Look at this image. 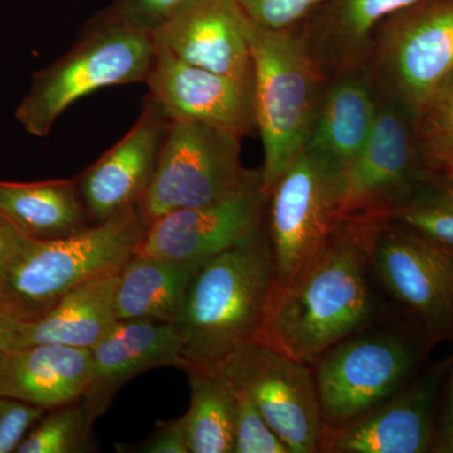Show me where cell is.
<instances>
[{
    "instance_id": "6da1fadb",
    "label": "cell",
    "mask_w": 453,
    "mask_h": 453,
    "mask_svg": "<svg viewBox=\"0 0 453 453\" xmlns=\"http://www.w3.org/2000/svg\"><path fill=\"white\" fill-rule=\"evenodd\" d=\"M374 276L371 220L342 219L314 258L275 291L258 340L314 365L377 320L381 308Z\"/></svg>"
},
{
    "instance_id": "7a4b0ae2",
    "label": "cell",
    "mask_w": 453,
    "mask_h": 453,
    "mask_svg": "<svg viewBox=\"0 0 453 453\" xmlns=\"http://www.w3.org/2000/svg\"><path fill=\"white\" fill-rule=\"evenodd\" d=\"M275 290L265 219L240 243L202 261L193 276L173 323L183 344L186 368H216L238 348L258 340Z\"/></svg>"
},
{
    "instance_id": "3957f363",
    "label": "cell",
    "mask_w": 453,
    "mask_h": 453,
    "mask_svg": "<svg viewBox=\"0 0 453 453\" xmlns=\"http://www.w3.org/2000/svg\"><path fill=\"white\" fill-rule=\"evenodd\" d=\"M151 33L131 25L115 9L104 12L83 29L65 55L33 74L16 110L29 135L46 138L59 116L76 101L111 86L145 83L153 65Z\"/></svg>"
},
{
    "instance_id": "277c9868",
    "label": "cell",
    "mask_w": 453,
    "mask_h": 453,
    "mask_svg": "<svg viewBox=\"0 0 453 453\" xmlns=\"http://www.w3.org/2000/svg\"><path fill=\"white\" fill-rule=\"evenodd\" d=\"M256 125L265 160L262 180L268 198L277 180L308 142L325 81L299 28L268 31L251 22Z\"/></svg>"
},
{
    "instance_id": "5b68a950",
    "label": "cell",
    "mask_w": 453,
    "mask_h": 453,
    "mask_svg": "<svg viewBox=\"0 0 453 453\" xmlns=\"http://www.w3.org/2000/svg\"><path fill=\"white\" fill-rule=\"evenodd\" d=\"M148 226L134 205L68 237L29 238L2 279L19 321L40 318L67 292L95 277L119 273L135 255Z\"/></svg>"
},
{
    "instance_id": "8992f818",
    "label": "cell",
    "mask_w": 453,
    "mask_h": 453,
    "mask_svg": "<svg viewBox=\"0 0 453 453\" xmlns=\"http://www.w3.org/2000/svg\"><path fill=\"white\" fill-rule=\"evenodd\" d=\"M428 340L412 324L386 332L357 333L314 363L325 428L369 412L423 369Z\"/></svg>"
},
{
    "instance_id": "52a82bcc",
    "label": "cell",
    "mask_w": 453,
    "mask_h": 453,
    "mask_svg": "<svg viewBox=\"0 0 453 453\" xmlns=\"http://www.w3.org/2000/svg\"><path fill=\"white\" fill-rule=\"evenodd\" d=\"M365 68L380 96L418 118L453 73V0H421L384 19Z\"/></svg>"
},
{
    "instance_id": "ba28073f",
    "label": "cell",
    "mask_w": 453,
    "mask_h": 453,
    "mask_svg": "<svg viewBox=\"0 0 453 453\" xmlns=\"http://www.w3.org/2000/svg\"><path fill=\"white\" fill-rule=\"evenodd\" d=\"M347 173L305 148L267 198L266 226L276 290L314 258L342 220Z\"/></svg>"
},
{
    "instance_id": "9c48e42d",
    "label": "cell",
    "mask_w": 453,
    "mask_h": 453,
    "mask_svg": "<svg viewBox=\"0 0 453 453\" xmlns=\"http://www.w3.org/2000/svg\"><path fill=\"white\" fill-rule=\"evenodd\" d=\"M241 140L204 122L169 121L154 177L138 204L146 222L234 193L250 173L241 163Z\"/></svg>"
},
{
    "instance_id": "30bf717a",
    "label": "cell",
    "mask_w": 453,
    "mask_h": 453,
    "mask_svg": "<svg viewBox=\"0 0 453 453\" xmlns=\"http://www.w3.org/2000/svg\"><path fill=\"white\" fill-rule=\"evenodd\" d=\"M216 369L237 392L251 399L290 453L321 451L323 411L310 365L253 340Z\"/></svg>"
},
{
    "instance_id": "8fae6325",
    "label": "cell",
    "mask_w": 453,
    "mask_h": 453,
    "mask_svg": "<svg viewBox=\"0 0 453 453\" xmlns=\"http://www.w3.org/2000/svg\"><path fill=\"white\" fill-rule=\"evenodd\" d=\"M378 115L365 150L347 173L342 219H386L431 173L418 118L378 95Z\"/></svg>"
},
{
    "instance_id": "7c38bea8",
    "label": "cell",
    "mask_w": 453,
    "mask_h": 453,
    "mask_svg": "<svg viewBox=\"0 0 453 453\" xmlns=\"http://www.w3.org/2000/svg\"><path fill=\"white\" fill-rule=\"evenodd\" d=\"M372 270L434 347L453 339V252L387 220H371Z\"/></svg>"
},
{
    "instance_id": "4fadbf2b",
    "label": "cell",
    "mask_w": 453,
    "mask_h": 453,
    "mask_svg": "<svg viewBox=\"0 0 453 453\" xmlns=\"http://www.w3.org/2000/svg\"><path fill=\"white\" fill-rule=\"evenodd\" d=\"M452 357L428 368L353 421L325 428L321 451L333 453L434 452L438 405Z\"/></svg>"
},
{
    "instance_id": "5bb4252c",
    "label": "cell",
    "mask_w": 453,
    "mask_h": 453,
    "mask_svg": "<svg viewBox=\"0 0 453 453\" xmlns=\"http://www.w3.org/2000/svg\"><path fill=\"white\" fill-rule=\"evenodd\" d=\"M261 170H250L234 193L211 204L180 208L149 223L135 253L175 261H204L231 249L266 219Z\"/></svg>"
},
{
    "instance_id": "9a60e30c",
    "label": "cell",
    "mask_w": 453,
    "mask_h": 453,
    "mask_svg": "<svg viewBox=\"0 0 453 453\" xmlns=\"http://www.w3.org/2000/svg\"><path fill=\"white\" fill-rule=\"evenodd\" d=\"M149 95L169 121H199L243 138L257 130L253 83L188 65L155 49Z\"/></svg>"
},
{
    "instance_id": "2e32d148",
    "label": "cell",
    "mask_w": 453,
    "mask_h": 453,
    "mask_svg": "<svg viewBox=\"0 0 453 453\" xmlns=\"http://www.w3.org/2000/svg\"><path fill=\"white\" fill-rule=\"evenodd\" d=\"M250 28L235 0H195L151 35L155 49L188 65L253 83Z\"/></svg>"
},
{
    "instance_id": "e0dca14e",
    "label": "cell",
    "mask_w": 453,
    "mask_h": 453,
    "mask_svg": "<svg viewBox=\"0 0 453 453\" xmlns=\"http://www.w3.org/2000/svg\"><path fill=\"white\" fill-rule=\"evenodd\" d=\"M168 125L160 106L146 97L129 133L76 178L92 222L139 204L154 177Z\"/></svg>"
},
{
    "instance_id": "ac0fdd59",
    "label": "cell",
    "mask_w": 453,
    "mask_h": 453,
    "mask_svg": "<svg viewBox=\"0 0 453 453\" xmlns=\"http://www.w3.org/2000/svg\"><path fill=\"white\" fill-rule=\"evenodd\" d=\"M91 350V381L82 401L95 421L127 381L151 369L187 365L180 336L170 323L118 320Z\"/></svg>"
},
{
    "instance_id": "d6986e66",
    "label": "cell",
    "mask_w": 453,
    "mask_h": 453,
    "mask_svg": "<svg viewBox=\"0 0 453 453\" xmlns=\"http://www.w3.org/2000/svg\"><path fill=\"white\" fill-rule=\"evenodd\" d=\"M421 0H324L300 27L325 80L365 68L372 35L384 19Z\"/></svg>"
},
{
    "instance_id": "ffe728a7",
    "label": "cell",
    "mask_w": 453,
    "mask_h": 453,
    "mask_svg": "<svg viewBox=\"0 0 453 453\" xmlns=\"http://www.w3.org/2000/svg\"><path fill=\"white\" fill-rule=\"evenodd\" d=\"M91 375V349L41 344L0 351V396L46 411L82 399Z\"/></svg>"
},
{
    "instance_id": "44dd1931",
    "label": "cell",
    "mask_w": 453,
    "mask_h": 453,
    "mask_svg": "<svg viewBox=\"0 0 453 453\" xmlns=\"http://www.w3.org/2000/svg\"><path fill=\"white\" fill-rule=\"evenodd\" d=\"M378 104L377 89L365 68L327 79L305 148L348 173L371 139Z\"/></svg>"
},
{
    "instance_id": "7402d4cb",
    "label": "cell",
    "mask_w": 453,
    "mask_h": 453,
    "mask_svg": "<svg viewBox=\"0 0 453 453\" xmlns=\"http://www.w3.org/2000/svg\"><path fill=\"white\" fill-rule=\"evenodd\" d=\"M119 273L82 283L40 318L9 325L7 349L41 344L94 348L118 321L115 291Z\"/></svg>"
},
{
    "instance_id": "603a6c76",
    "label": "cell",
    "mask_w": 453,
    "mask_h": 453,
    "mask_svg": "<svg viewBox=\"0 0 453 453\" xmlns=\"http://www.w3.org/2000/svg\"><path fill=\"white\" fill-rule=\"evenodd\" d=\"M0 213L31 240L68 237L91 226L76 179L0 181Z\"/></svg>"
},
{
    "instance_id": "cb8c5ba5",
    "label": "cell",
    "mask_w": 453,
    "mask_h": 453,
    "mask_svg": "<svg viewBox=\"0 0 453 453\" xmlns=\"http://www.w3.org/2000/svg\"><path fill=\"white\" fill-rule=\"evenodd\" d=\"M201 262L135 253L119 273L116 319L174 323Z\"/></svg>"
},
{
    "instance_id": "d4e9b609",
    "label": "cell",
    "mask_w": 453,
    "mask_h": 453,
    "mask_svg": "<svg viewBox=\"0 0 453 453\" xmlns=\"http://www.w3.org/2000/svg\"><path fill=\"white\" fill-rule=\"evenodd\" d=\"M190 404L181 416L189 453H234L237 393L216 368L189 365Z\"/></svg>"
},
{
    "instance_id": "484cf974",
    "label": "cell",
    "mask_w": 453,
    "mask_h": 453,
    "mask_svg": "<svg viewBox=\"0 0 453 453\" xmlns=\"http://www.w3.org/2000/svg\"><path fill=\"white\" fill-rule=\"evenodd\" d=\"M380 220L453 252V175L432 169L416 193Z\"/></svg>"
},
{
    "instance_id": "4316f807",
    "label": "cell",
    "mask_w": 453,
    "mask_h": 453,
    "mask_svg": "<svg viewBox=\"0 0 453 453\" xmlns=\"http://www.w3.org/2000/svg\"><path fill=\"white\" fill-rule=\"evenodd\" d=\"M94 423L82 399L47 411L27 434L16 453L95 452Z\"/></svg>"
},
{
    "instance_id": "83f0119b",
    "label": "cell",
    "mask_w": 453,
    "mask_h": 453,
    "mask_svg": "<svg viewBox=\"0 0 453 453\" xmlns=\"http://www.w3.org/2000/svg\"><path fill=\"white\" fill-rule=\"evenodd\" d=\"M256 27L290 31L303 26L324 0H235Z\"/></svg>"
},
{
    "instance_id": "f1b7e54d",
    "label": "cell",
    "mask_w": 453,
    "mask_h": 453,
    "mask_svg": "<svg viewBox=\"0 0 453 453\" xmlns=\"http://www.w3.org/2000/svg\"><path fill=\"white\" fill-rule=\"evenodd\" d=\"M235 390V389H234ZM234 453H290L251 399L237 392Z\"/></svg>"
},
{
    "instance_id": "f546056e",
    "label": "cell",
    "mask_w": 453,
    "mask_h": 453,
    "mask_svg": "<svg viewBox=\"0 0 453 453\" xmlns=\"http://www.w3.org/2000/svg\"><path fill=\"white\" fill-rule=\"evenodd\" d=\"M46 412L43 408L0 396V453H16L27 434Z\"/></svg>"
},
{
    "instance_id": "4dcf8cb0",
    "label": "cell",
    "mask_w": 453,
    "mask_h": 453,
    "mask_svg": "<svg viewBox=\"0 0 453 453\" xmlns=\"http://www.w3.org/2000/svg\"><path fill=\"white\" fill-rule=\"evenodd\" d=\"M195 0H118L115 9L131 25L153 33Z\"/></svg>"
},
{
    "instance_id": "1f68e13d",
    "label": "cell",
    "mask_w": 453,
    "mask_h": 453,
    "mask_svg": "<svg viewBox=\"0 0 453 453\" xmlns=\"http://www.w3.org/2000/svg\"><path fill=\"white\" fill-rule=\"evenodd\" d=\"M422 134L453 131V73L441 82L418 115Z\"/></svg>"
},
{
    "instance_id": "d6a6232c",
    "label": "cell",
    "mask_w": 453,
    "mask_h": 453,
    "mask_svg": "<svg viewBox=\"0 0 453 453\" xmlns=\"http://www.w3.org/2000/svg\"><path fill=\"white\" fill-rule=\"evenodd\" d=\"M121 452L189 453L183 418L159 422L154 434L139 445L119 446Z\"/></svg>"
},
{
    "instance_id": "836d02e7",
    "label": "cell",
    "mask_w": 453,
    "mask_h": 453,
    "mask_svg": "<svg viewBox=\"0 0 453 453\" xmlns=\"http://www.w3.org/2000/svg\"><path fill=\"white\" fill-rule=\"evenodd\" d=\"M434 452L453 453V357L438 405Z\"/></svg>"
},
{
    "instance_id": "e575fe53",
    "label": "cell",
    "mask_w": 453,
    "mask_h": 453,
    "mask_svg": "<svg viewBox=\"0 0 453 453\" xmlns=\"http://www.w3.org/2000/svg\"><path fill=\"white\" fill-rule=\"evenodd\" d=\"M422 135L429 168L453 175V131Z\"/></svg>"
},
{
    "instance_id": "d590c367",
    "label": "cell",
    "mask_w": 453,
    "mask_h": 453,
    "mask_svg": "<svg viewBox=\"0 0 453 453\" xmlns=\"http://www.w3.org/2000/svg\"><path fill=\"white\" fill-rule=\"evenodd\" d=\"M29 238L0 213V282Z\"/></svg>"
},
{
    "instance_id": "8d00e7d4",
    "label": "cell",
    "mask_w": 453,
    "mask_h": 453,
    "mask_svg": "<svg viewBox=\"0 0 453 453\" xmlns=\"http://www.w3.org/2000/svg\"><path fill=\"white\" fill-rule=\"evenodd\" d=\"M16 321H19V319H18L11 301H9L7 292L3 288V283L0 282V327L7 326V325L16 323Z\"/></svg>"
},
{
    "instance_id": "74e56055",
    "label": "cell",
    "mask_w": 453,
    "mask_h": 453,
    "mask_svg": "<svg viewBox=\"0 0 453 453\" xmlns=\"http://www.w3.org/2000/svg\"><path fill=\"white\" fill-rule=\"evenodd\" d=\"M9 325H11V324H9ZM9 325H7V326L0 327V351H2L3 349H7Z\"/></svg>"
}]
</instances>
